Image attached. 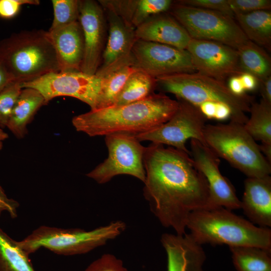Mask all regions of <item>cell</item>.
<instances>
[{"label":"cell","instance_id":"cb8c5ba5","mask_svg":"<svg viewBox=\"0 0 271 271\" xmlns=\"http://www.w3.org/2000/svg\"><path fill=\"white\" fill-rule=\"evenodd\" d=\"M237 50L242 73L252 75L258 82L271 76V59L264 49L248 40Z\"/></svg>","mask_w":271,"mask_h":271},{"label":"cell","instance_id":"d6986e66","mask_svg":"<svg viewBox=\"0 0 271 271\" xmlns=\"http://www.w3.org/2000/svg\"><path fill=\"white\" fill-rule=\"evenodd\" d=\"M138 40L155 42L186 50L191 38L171 15L158 14L135 29Z\"/></svg>","mask_w":271,"mask_h":271},{"label":"cell","instance_id":"b9f144b4","mask_svg":"<svg viewBox=\"0 0 271 271\" xmlns=\"http://www.w3.org/2000/svg\"><path fill=\"white\" fill-rule=\"evenodd\" d=\"M259 150L265 159L271 164V144L261 143L259 145Z\"/></svg>","mask_w":271,"mask_h":271},{"label":"cell","instance_id":"74e56055","mask_svg":"<svg viewBox=\"0 0 271 271\" xmlns=\"http://www.w3.org/2000/svg\"><path fill=\"white\" fill-rule=\"evenodd\" d=\"M239 77L245 91H254L258 86L257 79L252 75L243 72Z\"/></svg>","mask_w":271,"mask_h":271},{"label":"cell","instance_id":"7a4b0ae2","mask_svg":"<svg viewBox=\"0 0 271 271\" xmlns=\"http://www.w3.org/2000/svg\"><path fill=\"white\" fill-rule=\"evenodd\" d=\"M178 106L177 100L163 93L129 104L112 106L75 116L76 130L90 137L118 132L134 135L154 129L167 121Z\"/></svg>","mask_w":271,"mask_h":271},{"label":"cell","instance_id":"ba28073f","mask_svg":"<svg viewBox=\"0 0 271 271\" xmlns=\"http://www.w3.org/2000/svg\"><path fill=\"white\" fill-rule=\"evenodd\" d=\"M169 10L191 39L215 41L236 49L248 40L234 18L222 13L176 3Z\"/></svg>","mask_w":271,"mask_h":271},{"label":"cell","instance_id":"8d00e7d4","mask_svg":"<svg viewBox=\"0 0 271 271\" xmlns=\"http://www.w3.org/2000/svg\"><path fill=\"white\" fill-rule=\"evenodd\" d=\"M19 206V203L13 199L9 198L0 186V216L4 211H7L12 218L17 217Z\"/></svg>","mask_w":271,"mask_h":271},{"label":"cell","instance_id":"6da1fadb","mask_svg":"<svg viewBox=\"0 0 271 271\" xmlns=\"http://www.w3.org/2000/svg\"><path fill=\"white\" fill-rule=\"evenodd\" d=\"M143 163L144 195L151 211L163 226L184 235L190 214L211 208L206 178L188 154L172 147L152 143Z\"/></svg>","mask_w":271,"mask_h":271},{"label":"cell","instance_id":"7bdbcfd3","mask_svg":"<svg viewBox=\"0 0 271 271\" xmlns=\"http://www.w3.org/2000/svg\"><path fill=\"white\" fill-rule=\"evenodd\" d=\"M9 137L8 134L0 128V150L3 147L4 142Z\"/></svg>","mask_w":271,"mask_h":271},{"label":"cell","instance_id":"8992f818","mask_svg":"<svg viewBox=\"0 0 271 271\" xmlns=\"http://www.w3.org/2000/svg\"><path fill=\"white\" fill-rule=\"evenodd\" d=\"M203 136L206 146L219 158L226 160L248 178L270 175L271 164L243 124L233 121L226 124H206Z\"/></svg>","mask_w":271,"mask_h":271},{"label":"cell","instance_id":"30bf717a","mask_svg":"<svg viewBox=\"0 0 271 271\" xmlns=\"http://www.w3.org/2000/svg\"><path fill=\"white\" fill-rule=\"evenodd\" d=\"M102 79L81 71L51 72L21 84L23 88L39 91L46 103L56 97L67 96L88 104L91 110L99 107Z\"/></svg>","mask_w":271,"mask_h":271},{"label":"cell","instance_id":"484cf974","mask_svg":"<svg viewBox=\"0 0 271 271\" xmlns=\"http://www.w3.org/2000/svg\"><path fill=\"white\" fill-rule=\"evenodd\" d=\"M229 248L237 271H271V250L247 246Z\"/></svg>","mask_w":271,"mask_h":271},{"label":"cell","instance_id":"44dd1931","mask_svg":"<svg viewBox=\"0 0 271 271\" xmlns=\"http://www.w3.org/2000/svg\"><path fill=\"white\" fill-rule=\"evenodd\" d=\"M103 9L112 10L134 28L152 16L169 10L171 0L99 1Z\"/></svg>","mask_w":271,"mask_h":271},{"label":"cell","instance_id":"3957f363","mask_svg":"<svg viewBox=\"0 0 271 271\" xmlns=\"http://www.w3.org/2000/svg\"><path fill=\"white\" fill-rule=\"evenodd\" d=\"M187 228L198 243L229 247L255 246L271 250V230L219 207L196 210L189 216Z\"/></svg>","mask_w":271,"mask_h":271},{"label":"cell","instance_id":"277c9868","mask_svg":"<svg viewBox=\"0 0 271 271\" xmlns=\"http://www.w3.org/2000/svg\"><path fill=\"white\" fill-rule=\"evenodd\" d=\"M0 62L12 81L21 84L60 71L54 48L43 30L22 31L3 40Z\"/></svg>","mask_w":271,"mask_h":271},{"label":"cell","instance_id":"d4e9b609","mask_svg":"<svg viewBox=\"0 0 271 271\" xmlns=\"http://www.w3.org/2000/svg\"><path fill=\"white\" fill-rule=\"evenodd\" d=\"M156 88V78L138 68L129 75L112 106L142 100L153 94Z\"/></svg>","mask_w":271,"mask_h":271},{"label":"cell","instance_id":"f546056e","mask_svg":"<svg viewBox=\"0 0 271 271\" xmlns=\"http://www.w3.org/2000/svg\"><path fill=\"white\" fill-rule=\"evenodd\" d=\"M54 18L49 30L59 29L78 21L79 1L53 0Z\"/></svg>","mask_w":271,"mask_h":271},{"label":"cell","instance_id":"f1b7e54d","mask_svg":"<svg viewBox=\"0 0 271 271\" xmlns=\"http://www.w3.org/2000/svg\"><path fill=\"white\" fill-rule=\"evenodd\" d=\"M138 68L134 65L122 67L102 78L98 109L111 106L129 75Z\"/></svg>","mask_w":271,"mask_h":271},{"label":"cell","instance_id":"52a82bcc","mask_svg":"<svg viewBox=\"0 0 271 271\" xmlns=\"http://www.w3.org/2000/svg\"><path fill=\"white\" fill-rule=\"evenodd\" d=\"M125 229L126 224L121 220L113 221L89 231L43 225L23 240L17 242L21 248L29 255L41 247L58 254L72 255L88 253L103 246L119 236Z\"/></svg>","mask_w":271,"mask_h":271},{"label":"cell","instance_id":"ac0fdd59","mask_svg":"<svg viewBox=\"0 0 271 271\" xmlns=\"http://www.w3.org/2000/svg\"><path fill=\"white\" fill-rule=\"evenodd\" d=\"M47 35L55 51L60 71H81L84 43L79 21L48 30Z\"/></svg>","mask_w":271,"mask_h":271},{"label":"cell","instance_id":"5bb4252c","mask_svg":"<svg viewBox=\"0 0 271 271\" xmlns=\"http://www.w3.org/2000/svg\"><path fill=\"white\" fill-rule=\"evenodd\" d=\"M190 156L208 184L211 208L222 207L232 210L240 208L241 201L229 181L219 170V158L207 146L191 139Z\"/></svg>","mask_w":271,"mask_h":271},{"label":"cell","instance_id":"8fae6325","mask_svg":"<svg viewBox=\"0 0 271 271\" xmlns=\"http://www.w3.org/2000/svg\"><path fill=\"white\" fill-rule=\"evenodd\" d=\"M178 106L171 117L161 125L137 134L140 142L149 141L153 144L167 145L190 155L186 147L188 139H195L206 146L203 130L207 119L193 104L177 99Z\"/></svg>","mask_w":271,"mask_h":271},{"label":"cell","instance_id":"f35d334b","mask_svg":"<svg viewBox=\"0 0 271 271\" xmlns=\"http://www.w3.org/2000/svg\"><path fill=\"white\" fill-rule=\"evenodd\" d=\"M227 86L229 90L236 95L241 96L245 94L239 75L230 77Z\"/></svg>","mask_w":271,"mask_h":271},{"label":"cell","instance_id":"5b68a950","mask_svg":"<svg viewBox=\"0 0 271 271\" xmlns=\"http://www.w3.org/2000/svg\"><path fill=\"white\" fill-rule=\"evenodd\" d=\"M156 88L162 93L174 94L177 99L187 101L196 107L202 103L214 102L227 105L231 111L230 121L244 124L248 117L252 96H238L229 89L225 82L198 72L178 73L156 78Z\"/></svg>","mask_w":271,"mask_h":271},{"label":"cell","instance_id":"d6a6232c","mask_svg":"<svg viewBox=\"0 0 271 271\" xmlns=\"http://www.w3.org/2000/svg\"><path fill=\"white\" fill-rule=\"evenodd\" d=\"M84 271H128L122 261L110 253H105L92 262Z\"/></svg>","mask_w":271,"mask_h":271},{"label":"cell","instance_id":"4dcf8cb0","mask_svg":"<svg viewBox=\"0 0 271 271\" xmlns=\"http://www.w3.org/2000/svg\"><path fill=\"white\" fill-rule=\"evenodd\" d=\"M22 89L21 83L12 81L0 91V128L7 127L12 111Z\"/></svg>","mask_w":271,"mask_h":271},{"label":"cell","instance_id":"603a6c76","mask_svg":"<svg viewBox=\"0 0 271 271\" xmlns=\"http://www.w3.org/2000/svg\"><path fill=\"white\" fill-rule=\"evenodd\" d=\"M234 18L249 41L270 51V10L258 11L245 14L234 13Z\"/></svg>","mask_w":271,"mask_h":271},{"label":"cell","instance_id":"ab89813d","mask_svg":"<svg viewBox=\"0 0 271 271\" xmlns=\"http://www.w3.org/2000/svg\"><path fill=\"white\" fill-rule=\"evenodd\" d=\"M261 99L271 103V76L258 82Z\"/></svg>","mask_w":271,"mask_h":271},{"label":"cell","instance_id":"e575fe53","mask_svg":"<svg viewBox=\"0 0 271 271\" xmlns=\"http://www.w3.org/2000/svg\"><path fill=\"white\" fill-rule=\"evenodd\" d=\"M197 107L207 119L223 120L231 117L229 108L223 103L208 102L202 103Z\"/></svg>","mask_w":271,"mask_h":271},{"label":"cell","instance_id":"836d02e7","mask_svg":"<svg viewBox=\"0 0 271 271\" xmlns=\"http://www.w3.org/2000/svg\"><path fill=\"white\" fill-rule=\"evenodd\" d=\"M234 13H249L258 11L270 10V0H228Z\"/></svg>","mask_w":271,"mask_h":271},{"label":"cell","instance_id":"e0dca14e","mask_svg":"<svg viewBox=\"0 0 271 271\" xmlns=\"http://www.w3.org/2000/svg\"><path fill=\"white\" fill-rule=\"evenodd\" d=\"M161 242L167 254V271H203L205 251L189 233H165Z\"/></svg>","mask_w":271,"mask_h":271},{"label":"cell","instance_id":"7402d4cb","mask_svg":"<svg viewBox=\"0 0 271 271\" xmlns=\"http://www.w3.org/2000/svg\"><path fill=\"white\" fill-rule=\"evenodd\" d=\"M45 99L37 90L23 88L14 106L7 127L18 139L24 138L28 125L38 110L46 104Z\"/></svg>","mask_w":271,"mask_h":271},{"label":"cell","instance_id":"7c38bea8","mask_svg":"<svg viewBox=\"0 0 271 271\" xmlns=\"http://www.w3.org/2000/svg\"><path fill=\"white\" fill-rule=\"evenodd\" d=\"M132 55L134 66L154 78L196 72L187 50L137 40Z\"/></svg>","mask_w":271,"mask_h":271},{"label":"cell","instance_id":"d590c367","mask_svg":"<svg viewBox=\"0 0 271 271\" xmlns=\"http://www.w3.org/2000/svg\"><path fill=\"white\" fill-rule=\"evenodd\" d=\"M38 0H0V17L9 19L15 17L24 5H38Z\"/></svg>","mask_w":271,"mask_h":271},{"label":"cell","instance_id":"9c48e42d","mask_svg":"<svg viewBox=\"0 0 271 271\" xmlns=\"http://www.w3.org/2000/svg\"><path fill=\"white\" fill-rule=\"evenodd\" d=\"M108 157L86 176L98 184H104L119 175H128L144 183L143 159L146 147L133 134L118 132L105 136Z\"/></svg>","mask_w":271,"mask_h":271},{"label":"cell","instance_id":"4316f807","mask_svg":"<svg viewBox=\"0 0 271 271\" xmlns=\"http://www.w3.org/2000/svg\"><path fill=\"white\" fill-rule=\"evenodd\" d=\"M0 271H35L29 255L1 228Z\"/></svg>","mask_w":271,"mask_h":271},{"label":"cell","instance_id":"83f0119b","mask_svg":"<svg viewBox=\"0 0 271 271\" xmlns=\"http://www.w3.org/2000/svg\"><path fill=\"white\" fill-rule=\"evenodd\" d=\"M250 116L243 124L246 131L255 140L271 144V103L261 98L250 106Z\"/></svg>","mask_w":271,"mask_h":271},{"label":"cell","instance_id":"1f68e13d","mask_svg":"<svg viewBox=\"0 0 271 271\" xmlns=\"http://www.w3.org/2000/svg\"><path fill=\"white\" fill-rule=\"evenodd\" d=\"M179 4L215 11L222 13L234 18V13L228 3V0H181Z\"/></svg>","mask_w":271,"mask_h":271},{"label":"cell","instance_id":"2e32d148","mask_svg":"<svg viewBox=\"0 0 271 271\" xmlns=\"http://www.w3.org/2000/svg\"><path fill=\"white\" fill-rule=\"evenodd\" d=\"M78 21L84 38V53L81 71L95 75L100 65L105 36L102 8L92 0L79 1Z\"/></svg>","mask_w":271,"mask_h":271},{"label":"cell","instance_id":"ffe728a7","mask_svg":"<svg viewBox=\"0 0 271 271\" xmlns=\"http://www.w3.org/2000/svg\"><path fill=\"white\" fill-rule=\"evenodd\" d=\"M240 208L251 222L261 227L271 226V177L247 178Z\"/></svg>","mask_w":271,"mask_h":271},{"label":"cell","instance_id":"4fadbf2b","mask_svg":"<svg viewBox=\"0 0 271 271\" xmlns=\"http://www.w3.org/2000/svg\"><path fill=\"white\" fill-rule=\"evenodd\" d=\"M196 70L201 74L225 82L240 75L237 49L221 43L191 39L186 49Z\"/></svg>","mask_w":271,"mask_h":271},{"label":"cell","instance_id":"60d3db41","mask_svg":"<svg viewBox=\"0 0 271 271\" xmlns=\"http://www.w3.org/2000/svg\"><path fill=\"white\" fill-rule=\"evenodd\" d=\"M12 82L10 76L0 62V91Z\"/></svg>","mask_w":271,"mask_h":271},{"label":"cell","instance_id":"9a60e30c","mask_svg":"<svg viewBox=\"0 0 271 271\" xmlns=\"http://www.w3.org/2000/svg\"><path fill=\"white\" fill-rule=\"evenodd\" d=\"M104 9L108 22L109 34L95 73L100 78L122 67L134 65L132 50L138 40L135 28L112 10Z\"/></svg>","mask_w":271,"mask_h":271}]
</instances>
